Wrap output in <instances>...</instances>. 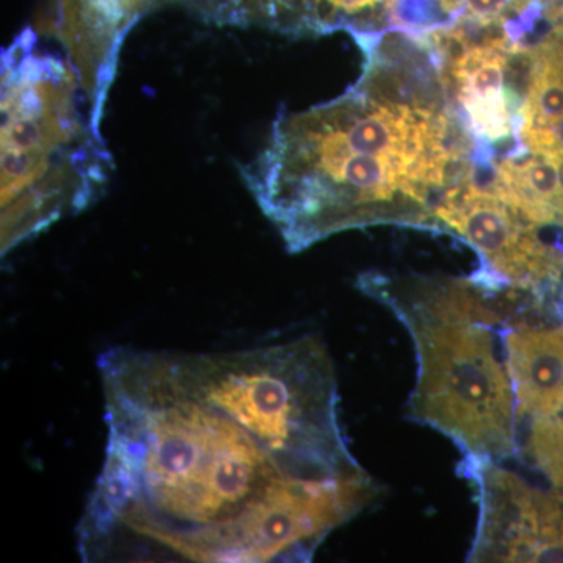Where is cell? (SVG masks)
<instances>
[{
	"instance_id": "cell-1",
	"label": "cell",
	"mask_w": 563,
	"mask_h": 563,
	"mask_svg": "<svg viewBox=\"0 0 563 563\" xmlns=\"http://www.w3.org/2000/svg\"><path fill=\"white\" fill-rule=\"evenodd\" d=\"M84 562H310L380 488L351 453L318 335L229 352L114 346Z\"/></svg>"
},
{
	"instance_id": "cell-2",
	"label": "cell",
	"mask_w": 563,
	"mask_h": 563,
	"mask_svg": "<svg viewBox=\"0 0 563 563\" xmlns=\"http://www.w3.org/2000/svg\"><path fill=\"white\" fill-rule=\"evenodd\" d=\"M361 79L333 101L282 107L242 179L291 254L374 225L432 232L433 211L465 165V129L442 54L385 32L362 46Z\"/></svg>"
},
{
	"instance_id": "cell-3",
	"label": "cell",
	"mask_w": 563,
	"mask_h": 563,
	"mask_svg": "<svg viewBox=\"0 0 563 563\" xmlns=\"http://www.w3.org/2000/svg\"><path fill=\"white\" fill-rule=\"evenodd\" d=\"M358 288L387 307L412 339L410 418L446 435L463 462L512 461V409L492 288L473 274L379 272L362 274Z\"/></svg>"
},
{
	"instance_id": "cell-4",
	"label": "cell",
	"mask_w": 563,
	"mask_h": 563,
	"mask_svg": "<svg viewBox=\"0 0 563 563\" xmlns=\"http://www.w3.org/2000/svg\"><path fill=\"white\" fill-rule=\"evenodd\" d=\"M2 255L106 192L113 161L69 63L25 29L2 52Z\"/></svg>"
},
{
	"instance_id": "cell-5",
	"label": "cell",
	"mask_w": 563,
	"mask_h": 563,
	"mask_svg": "<svg viewBox=\"0 0 563 563\" xmlns=\"http://www.w3.org/2000/svg\"><path fill=\"white\" fill-rule=\"evenodd\" d=\"M479 517L470 562H563V496L507 466L461 462Z\"/></svg>"
},
{
	"instance_id": "cell-6",
	"label": "cell",
	"mask_w": 563,
	"mask_h": 563,
	"mask_svg": "<svg viewBox=\"0 0 563 563\" xmlns=\"http://www.w3.org/2000/svg\"><path fill=\"white\" fill-rule=\"evenodd\" d=\"M161 0H57L54 32L101 132L129 32Z\"/></svg>"
}]
</instances>
